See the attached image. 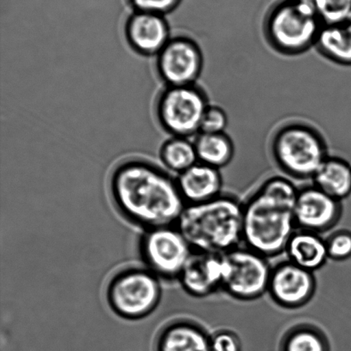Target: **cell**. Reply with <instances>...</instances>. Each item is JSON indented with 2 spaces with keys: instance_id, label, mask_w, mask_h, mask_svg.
I'll use <instances>...</instances> for the list:
<instances>
[{
  "instance_id": "1",
  "label": "cell",
  "mask_w": 351,
  "mask_h": 351,
  "mask_svg": "<svg viewBox=\"0 0 351 351\" xmlns=\"http://www.w3.org/2000/svg\"><path fill=\"white\" fill-rule=\"evenodd\" d=\"M108 188L119 214L145 230L177 226L187 205L177 181L143 158H127L117 164Z\"/></svg>"
},
{
  "instance_id": "2",
  "label": "cell",
  "mask_w": 351,
  "mask_h": 351,
  "mask_svg": "<svg viewBox=\"0 0 351 351\" xmlns=\"http://www.w3.org/2000/svg\"><path fill=\"white\" fill-rule=\"evenodd\" d=\"M298 192L287 178L265 181L243 203L244 246L267 258L285 253L298 229L294 212Z\"/></svg>"
},
{
  "instance_id": "3",
  "label": "cell",
  "mask_w": 351,
  "mask_h": 351,
  "mask_svg": "<svg viewBox=\"0 0 351 351\" xmlns=\"http://www.w3.org/2000/svg\"><path fill=\"white\" fill-rule=\"evenodd\" d=\"M243 203L221 194L202 204L187 205L177 227L193 252L225 254L243 242Z\"/></svg>"
},
{
  "instance_id": "4",
  "label": "cell",
  "mask_w": 351,
  "mask_h": 351,
  "mask_svg": "<svg viewBox=\"0 0 351 351\" xmlns=\"http://www.w3.org/2000/svg\"><path fill=\"white\" fill-rule=\"evenodd\" d=\"M323 24L312 3L284 0L271 10L265 31L268 43L280 53H304L317 41Z\"/></svg>"
},
{
  "instance_id": "5",
  "label": "cell",
  "mask_w": 351,
  "mask_h": 351,
  "mask_svg": "<svg viewBox=\"0 0 351 351\" xmlns=\"http://www.w3.org/2000/svg\"><path fill=\"white\" fill-rule=\"evenodd\" d=\"M271 151L278 166L297 179L315 177L328 158V147L322 134L304 123L287 124L277 131Z\"/></svg>"
},
{
  "instance_id": "6",
  "label": "cell",
  "mask_w": 351,
  "mask_h": 351,
  "mask_svg": "<svg viewBox=\"0 0 351 351\" xmlns=\"http://www.w3.org/2000/svg\"><path fill=\"white\" fill-rule=\"evenodd\" d=\"M160 280L145 267L123 268L106 290L109 308L119 318L140 321L152 315L162 298Z\"/></svg>"
},
{
  "instance_id": "7",
  "label": "cell",
  "mask_w": 351,
  "mask_h": 351,
  "mask_svg": "<svg viewBox=\"0 0 351 351\" xmlns=\"http://www.w3.org/2000/svg\"><path fill=\"white\" fill-rule=\"evenodd\" d=\"M209 105L208 96L197 85L166 86L157 96V122L171 136L189 137L201 131Z\"/></svg>"
},
{
  "instance_id": "8",
  "label": "cell",
  "mask_w": 351,
  "mask_h": 351,
  "mask_svg": "<svg viewBox=\"0 0 351 351\" xmlns=\"http://www.w3.org/2000/svg\"><path fill=\"white\" fill-rule=\"evenodd\" d=\"M138 251L144 267L164 281L178 280L194 253L177 226L145 230Z\"/></svg>"
},
{
  "instance_id": "9",
  "label": "cell",
  "mask_w": 351,
  "mask_h": 351,
  "mask_svg": "<svg viewBox=\"0 0 351 351\" xmlns=\"http://www.w3.org/2000/svg\"><path fill=\"white\" fill-rule=\"evenodd\" d=\"M226 275L222 290L236 300L254 301L268 291L271 269L267 258L247 247L225 253Z\"/></svg>"
},
{
  "instance_id": "10",
  "label": "cell",
  "mask_w": 351,
  "mask_h": 351,
  "mask_svg": "<svg viewBox=\"0 0 351 351\" xmlns=\"http://www.w3.org/2000/svg\"><path fill=\"white\" fill-rule=\"evenodd\" d=\"M202 68L201 47L182 34L171 36L156 56L157 73L166 86L195 84Z\"/></svg>"
},
{
  "instance_id": "11",
  "label": "cell",
  "mask_w": 351,
  "mask_h": 351,
  "mask_svg": "<svg viewBox=\"0 0 351 351\" xmlns=\"http://www.w3.org/2000/svg\"><path fill=\"white\" fill-rule=\"evenodd\" d=\"M316 291L314 273L290 260L278 264L271 271L268 294L282 308L295 309L311 302Z\"/></svg>"
},
{
  "instance_id": "12",
  "label": "cell",
  "mask_w": 351,
  "mask_h": 351,
  "mask_svg": "<svg viewBox=\"0 0 351 351\" xmlns=\"http://www.w3.org/2000/svg\"><path fill=\"white\" fill-rule=\"evenodd\" d=\"M294 214L298 229L324 233L332 229L341 218V201L315 185H309L299 190Z\"/></svg>"
},
{
  "instance_id": "13",
  "label": "cell",
  "mask_w": 351,
  "mask_h": 351,
  "mask_svg": "<svg viewBox=\"0 0 351 351\" xmlns=\"http://www.w3.org/2000/svg\"><path fill=\"white\" fill-rule=\"evenodd\" d=\"M226 267L225 254L194 252L178 281L191 297H208L222 290Z\"/></svg>"
},
{
  "instance_id": "14",
  "label": "cell",
  "mask_w": 351,
  "mask_h": 351,
  "mask_svg": "<svg viewBox=\"0 0 351 351\" xmlns=\"http://www.w3.org/2000/svg\"><path fill=\"white\" fill-rule=\"evenodd\" d=\"M123 30L130 47L142 56H157L171 37L167 19L154 13L134 12Z\"/></svg>"
},
{
  "instance_id": "15",
  "label": "cell",
  "mask_w": 351,
  "mask_h": 351,
  "mask_svg": "<svg viewBox=\"0 0 351 351\" xmlns=\"http://www.w3.org/2000/svg\"><path fill=\"white\" fill-rule=\"evenodd\" d=\"M176 181L187 205L202 204L222 194L223 178L219 168L201 161L179 174Z\"/></svg>"
},
{
  "instance_id": "16",
  "label": "cell",
  "mask_w": 351,
  "mask_h": 351,
  "mask_svg": "<svg viewBox=\"0 0 351 351\" xmlns=\"http://www.w3.org/2000/svg\"><path fill=\"white\" fill-rule=\"evenodd\" d=\"M156 351H211L210 335L197 323L176 319L158 333Z\"/></svg>"
},
{
  "instance_id": "17",
  "label": "cell",
  "mask_w": 351,
  "mask_h": 351,
  "mask_svg": "<svg viewBox=\"0 0 351 351\" xmlns=\"http://www.w3.org/2000/svg\"><path fill=\"white\" fill-rule=\"evenodd\" d=\"M285 253L291 262L311 273L322 269L329 259L326 240L319 234L304 229L295 230Z\"/></svg>"
},
{
  "instance_id": "18",
  "label": "cell",
  "mask_w": 351,
  "mask_h": 351,
  "mask_svg": "<svg viewBox=\"0 0 351 351\" xmlns=\"http://www.w3.org/2000/svg\"><path fill=\"white\" fill-rule=\"evenodd\" d=\"M312 180L316 187L339 201L351 194V166L342 158H326Z\"/></svg>"
},
{
  "instance_id": "19",
  "label": "cell",
  "mask_w": 351,
  "mask_h": 351,
  "mask_svg": "<svg viewBox=\"0 0 351 351\" xmlns=\"http://www.w3.org/2000/svg\"><path fill=\"white\" fill-rule=\"evenodd\" d=\"M315 45L329 60L351 65V25L348 23L323 25Z\"/></svg>"
},
{
  "instance_id": "20",
  "label": "cell",
  "mask_w": 351,
  "mask_h": 351,
  "mask_svg": "<svg viewBox=\"0 0 351 351\" xmlns=\"http://www.w3.org/2000/svg\"><path fill=\"white\" fill-rule=\"evenodd\" d=\"M194 143L198 160L201 163L219 170L232 160L234 144L225 133H199Z\"/></svg>"
},
{
  "instance_id": "21",
  "label": "cell",
  "mask_w": 351,
  "mask_h": 351,
  "mask_svg": "<svg viewBox=\"0 0 351 351\" xmlns=\"http://www.w3.org/2000/svg\"><path fill=\"white\" fill-rule=\"evenodd\" d=\"M160 159L167 170L178 174L199 161L194 141L192 142L189 137L176 136L162 144Z\"/></svg>"
},
{
  "instance_id": "22",
  "label": "cell",
  "mask_w": 351,
  "mask_h": 351,
  "mask_svg": "<svg viewBox=\"0 0 351 351\" xmlns=\"http://www.w3.org/2000/svg\"><path fill=\"white\" fill-rule=\"evenodd\" d=\"M280 351H330V346L324 333L318 328L299 325L285 335Z\"/></svg>"
},
{
  "instance_id": "23",
  "label": "cell",
  "mask_w": 351,
  "mask_h": 351,
  "mask_svg": "<svg viewBox=\"0 0 351 351\" xmlns=\"http://www.w3.org/2000/svg\"><path fill=\"white\" fill-rule=\"evenodd\" d=\"M313 6L323 25L346 23L351 15V0H315Z\"/></svg>"
},
{
  "instance_id": "24",
  "label": "cell",
  "mask_w": 351,
  "mask_h": 351,
  "mask_svg": "<svg viewBox=\"0 0 351 351\" xmlns=\"http://www.w3.org/2000/svg\"><path fill=\"white\" fill-rule=\"evenodd\" d=\"M329 259L343 261L351 257V232L339 230L326 240Z\"/></svg>"
},
{
  "instance_id": "25",
  "label": "cell",
  "mask_w": 351,
  "mask_h": 351,
  "mask_svg": "<svg viewBox=\"0 0 351 351\" xmlns=\"http://www.w3.org/2000/svg\"><path fill=\"white\" fill-rule=\"evenodd\" d=\"M228 125V117L219 106L209 105L203 116L199 133H222Z\"/></svg>"
},
{
  "instance_id": "26",
  "label": "cell",
  "mask_w": 351,
  "mask_h": 351,
  "mask_svg": "<svg viewBox=\"0 0 351 351\" xmlns=\"http://www.w3.org/2000/svg\"><path fill=\"white\" fill-rule=\"evenodd\" d=\"M182 0H128L135 12H149L166 15L173 12Z\"/></svg>"
},
{
  "instance_id": "27",
  "label": "cell",
  "mask_w": 351,
  "mask_h": 351,
  "mask_svg": "<svg viewBox=\"0 0 351 351\" xmlns=\"http://www.w3.org/2000/svg\"><path fill=\"white\" fill-rule=\"evenodd\" d=\"M211 351H242V343L235 332L220 330L210 336Z\"/></svg>"
},
{
  "instance_id": "28",
  "label": "cell",
  "mask_w": 351,
  "mask_h": 351,
  "mask_svg": "<svg viewBox=\"0 0 351 351\" xmlns=\"http://www.w3.org/2000/svg\"><path fill=\"white\" fill-rule=\"evenodd\" d=\"M301 1H304V2H306V3H312V5H313V2H314V1H315V0H301Z\"/></svg>"
},
{
  "instance_id": "29",
  "label": "cell",
  "mask_w": 351,
  "mask_h": 351,
  "mask_svg": "<svg viewBox=\"0 0 351 351\" xmlns=\"http://www.w3.org/2000/svg\"><path fill=\"white\" fill-rule=\"evenodd\" d=\"M347 23H349V24H350V25H351V15H350V19H349V20H348V22H347Z\"/></svg>"
}]
</instances>
